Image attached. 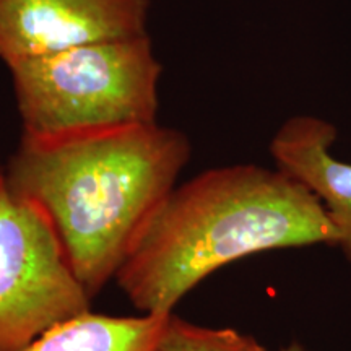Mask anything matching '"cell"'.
Returning a JSON list of instances; mask_svg holds the SVG:
<instances>
[{
	"label": "cell",
	"mask_w": 351,
	"mask_h": 351,
	"mask_svg": "<svg viewBox=\"0 0 351 351\" xmlns=\"http://www.w3.org/2000/svg\"><path fill=\"white\" fill-rule=\"evenodd\" d=\"M150 0H0V60L12 65L85 44L142 36Z\"/></svg>",
	"instance_id": "5b68a950"
},
{
	"label": "cell",
	"mask_w": 351,
	"mask_h": 351,
	"mask_svg": "<svg viewBox=\"0 0 351 351\" xmlns=\"http://www.w3.org/2000/svg\"><path fill=\"white\" fill-rule=\"evenodd\" d=\"M3 174V169L2 168H0V176H2Z\"/></svg>",
	"instance_id": "30bf717a"
},
{
	"label": "cell",
	"mask_w": 351,
	"mask_h": 351,
	"mask_svg": "<svg viewBox=\"0 0 351 351\" xmlns=\"http://www.w3.org/2000/svg\"><path fill=\"white\" fill-rule=\"evenodd\" d=\"M339 130L315 116H295L270 142L275 166L317 197L333 230L335 247L351 263V163L332 153Z\"/></svg>",
	"instance_id": "8992f818"
},
{
	"label": "cell",
	"mask_w": 351,
	"mask_h": 351,
	"mask_svg": "<svg viewBox=\"0 0 351 351\" xmlns=\"http://www.w3.org/2000/svg\"><path fill=\"white\" fill-rule=\"evenodd\" d=\"M276 351H311V350H307L302 345L296 343V341H293V343H289L288 346H283V348H280V350H276Z\"/></svg>",
	"instance_id": "9c48e42d"
},
{
	"label": "cell",
	"mask_w": 351,
	"mask_h": 351,
	"mask_svg": "<svg viewBox=\"0 0 351 351\" xmlns=\"http://www.w3.org/2000/svg\"><path fill=\"white\" fill-rule=\"evenodd\" d=\"M152 351H270L231 327H205L171 313Z\"/></svg>",
	"instance_id": "ba28073f"
},
{
	"label": "cell",
	"mask_w": 351,
	"mask_h": 351,
	"mask_svg": "<svg viewBox=\"0 0 351 351\" xmlns=\"http://www.w3.org/2000/svg\"><path fill=\"white\" fill-rule=\"evenodd\" d=\"M191 156L187 135L158 122L56 137L21 134L3 178L49 218L95 298L116 280Z\"/></svg>",
	"instance_id": "6da1fadb"
},
{
	"label": "cell",
	"mask_w": 351,
	"mask_h": 351,
	"mask_svg": "<svg viewBox=\"0 0 351 351\" xmlns=\"http://www.w3.org/2000/svg\"><path fill=\"white\" fill-rule=\"evenodd\" d=\"M168 315L88 311L52 327L20 351H152Z\"/></svg>",
	"instance_id": "52a82bcc"
},
{
	"label": "cell",
	"mask_w": 351,
	"mask_h": 351,
	"mask_svg": "<svg viewBox=\"0 0 351 351\" xmlns=\"http://www.w3.org/2000/svg\"><path fill=\"white\" fill-rule=\"evenodd\" d=\"M8 70L26 135L156 122L163 67L148 34L85 44Z\"/></svg>",
	"instance_id": "3957f363"
},
{
	"label": "cell",
	"mask_w": 351,
	"mask_h": 351,
	"mask_svg": "<svg viewBox=\"0 0 351 351\" xmlns=\"http://www.w3.org/2000/svg\"><path fill=\"white\" fill-rule=\"evenodd\" d=\"M91 300L49 218L0 176V351H20Z\"/></svg>",
	"instance_id": "277c9868"
},
{
	"label": "cell",
	"mask_w": 351,
	"mask_h": 351,
	"mask_svg": "<svg viewBox=\"0 0 351 351\" xmlns=\"http://www.w3.org/2000/svg\"><path fill=\"white\" fill-rule=\"evenodd\" d=\"M335 243L322 204L291 176L276 166H223L173 189L132 245L116 283L140 314H171L232 262Z\"/></svg>",
	"instance_id": "7a4b0ae2"
}]
</instances>
